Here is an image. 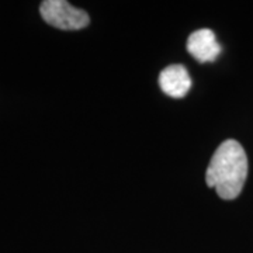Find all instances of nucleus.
I'll use <instances>...</instances> for the list:
<instances>
[{
  "label": "nucleus",
  "instance_id": "f257e3e1",
  "mask_svg": "<svg viewBox=\"0 0 253 253\" xmlns=\"http://www.w3.org/2000/svg\"><path fill=\"white\" fill-rule=\"evenodd\" d=\"M248 176V156L242 145L226 139L214 152L206 173L208 187L215 189L222 200L236 199Z\"/></svg>",
  "mask_w": 253,
  "mask_h": 253
},
{
  "label": "nucleus",
  "instance_id": "f03ea898",
  "mask_svg": "<svg viewBox=\"0 0 253 253\" xmlns=\"http://www.w3.org/2000/svg\"><path fill=\"white\" fill-rule=\"evenodd\" d=\"M40 13L46 24L59 30H82L90 23V17L84 10L76 9L65 0L42 1Z\"/></svg>",
  "mask_w": 253,
  "mask_h": 253
},
{
  "label": "nucleus",
  "instance_id": "7ed1b4c3",
  "mask_svg": "<svg viewBox=\"0 0 253 253\" xmlns=\"http://www.w3.org/2000/svg\"><path fill=\"white\" fill-rule=\"evenodd\" d=\"M189 54L199 62H212L221 54V45L218 44L217 37L210 28H200L190 34L187 40Z\"/></svg>",
  "mask_w": 253,
  "mask_h": 253
},
{
  "label": "nucleus",
  "instance_id": "20e7f679",
  "mask_svg": "<svg viewBox=\"0 0 253 253\" xmlns=\"http://www.w3.org/2000/svg\"><path fill=\"white\" fill-rule=\"evenodd\" d=\"M159 86L168 96L180 99L191 89V78L183 65H170L159 75Z\"/></svg>",
  "mask_w": 253,
  "mask_h": 253
}]
</instances>
